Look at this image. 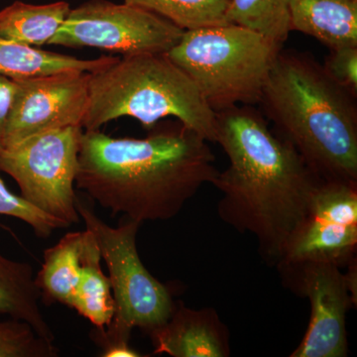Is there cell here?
<instances>
[{"label":"cell","instance_id":"obj_1","mask_svg":"<svg viewBox=\"0 0 357 357\" xmlns=\"http://www.w3.org/2000/svg\"><path fill=\"white\" fill-rule=\"evenodd\" d=\"M215 142L229 160L211 182L222 194L218 215L255 236L263 259L276 266L326 181L252 105L215 112Z\"/></svg>","mask_w":357,"mask_h":357},{"label":"cell","instance_id":"obj_2","mask_svg":"<svg viewBox=\"0 0 357 357\" xmlns=\"http://www.w3.org/2000/svg\"><path fill=\"white\" fill-rule=\"evenodd\" d=\"M142 139L84 130L76 187L112 215L139 222L180 213L220 171L208 141L178 121Z\"/></svg>","mask_w":357,"mask_h":357},{"label":"cell","instance_id":"obj_3","mask_svg":"<svg viewBox=\"0 0 357 357\" xmlns=\"http://www.w3.org/2000/svg\"><path fill=\"white\" fill-rule=\"evenodd\" d=\"M356 100L311 56L281 49L259 103L275 132L324 181L357 183Z\"/></svg>","mask_w":357,"mask_h":357},{"label":"cell","instance_id":"obj_4","mask_svg":"<svg viewBox=\"0 0 357 357\" xmlns=\"http://www.w3.org/2000/svg\"><path fill=\"white\" fill-rule=\"evenodd\" d=\"M168 116L215 142V112L166 54L123 56L91 73L84 130H100L121 117H132L152 128Z\"/></svg>","mask_w":357,"mask_h":357},{"label":"cell","instance_id":"obj_5","mask_svg":"<svg viewBox=\"0 0 357 357\" xmlns=\"http://www.w3.org/2000/svg\"><path fill=\"white\" fill-rule=\"evenodd\" d=\"M281 49L258 33L227 24L185 31L166 55L218 112L259 103Z\"/></svg>","mask_w":357,"mask_h":357},{"label":"cell","instance_id":"obj_6","mask_svg":"<svg viewBox=\"0 0 357 357\" xmlns=\"http://www.w3.org/2000/svg\"><path fill=\"white\" fill-rule=\"evenodd\" d=\"M77 210L86 229L95 234L102 259L109 269L114 299V314L109 325L96 328L91 337L103 349L130 344L135 328L149 335L170 319L176 303L170 289L157 280L141 260L136 245L140 223L128 218L119 227H110L79 199Z\"/></svg>","mask_w":357,"mask_h":357},{"label":"cell","instance_id":"obj_7","mask_svg":"<svg viewBox=\"0 0 357 357\" xmlns=\"http://www.w3.org/2000/svg\"><path fill=\"white\" fill-rule=\"evenodd\" d=\"M83 131L81 126L46 131L0 152V171L17 183L20 196L69 225L81 218L75 187Z\"/></svg>","mask_w":357,"mask_h":357},{"label":"cell","instance_id":"obj_8","mask_svg":"<svg viewBox=\"0 0 357 357\" xmlns=\"http://www.w3.org/2000/svg\"><path fill=\"white\" fill-rule=\"evenodd\" d=\"M184 30L158 14L131 4L89 0L70 8L51 40L54 46L96 48L123 56L166 54Z\"/></svg>","mask_w":357,"mask_h":357},{"label":"cell","instance_id":"obj_9","mask_svg":"<svg viewBox=\"0 0 357 357\" xmlns=\"http://www.w3.org/2000/svg\"><path fill=\"white\" fill-rule=\"evenodd\" d=\"M286 287L307 298L311 317L302 342L291 357H345L347 316L356 306V258L342 268L325 262H283L276 266Z\"/></svg>","mask_w":357,"mask_h":357},{"label":"cell","instance_id":"obj_10","mask_svg":"<svg viewBox=\"0 0 357 357\" xmlns=\"http://www.w3.org/2000/svg\"><path fill=\"white\" fill-rule=\"evenodd\" d=\"M356 252L357 183L324 182L279 263L325 262L344 268Z\"/></svg>","mask_w":357,"mask_h":357},{"label":"cell","instance_id":"obj_11","mask_svg":"<svg viewBox=\"0 0 357 357\" xmlns=\"http://www.w3.org/2000/svg\"><path fill=\"white\" fill-rule=\"evenodd\" d=\"M91 74L66 70L15 81L4 147L46 131L82 128L88 109Z\"/></svg>","mask_w":357,"mask_h":357},{"label":"cell","instance_id":"obj_12","mask_svg":"<svg viewBox=\"0 0 357 357\" xmlns=\"http://www.w3.org/2000/svg\"><path fill=\"white\" fill-rule=\"evenodd\" d=\"M155 354L173 357H227L229 332L213 307L190 309L176 303L170 319L149 335Z\"/></svg>","mask_w":357,"mask_h":357},{"label":"cell","instance_id":"obj_13","mask_svg":"<svg viewBox=\"0 0 357 357\" xmlns=\"http://www.w3.org/2000/svg\"><path fill=\"white\" fill-rule=\"evenodd\" d=\"M291 30L330 50L357 47V0H291Z\"/></svg>","mask_w":357,"mask_h":357},{"label":"cell","instance_id":"obj_14","mask_svg":"<svg viewBox=\"0 0 357 357\" xmlns=\"http://www.w3.org/2000/svg\"><path fill=\"white\" fill-rule=\"evenodd\" d=\"M116 57L86 60L28 46L0 37V76L13 81L46 76L66 70L93 73L112 65Z\"/></svg>","mask_w":357,"mask_h":357},{"label":"cell","instance_id":"obj_15","mask_svg":"<svg viewBox=\"0 0 357 357\" xmlns=\"http://www.w3.org/2000/svg\"><path fill=\"white\" fill-rule=\"evenodd\" d=\"M102 253L95 234L84 229L79 255V281L72 309L96 328L109 326L114 314V299L109 277L102 269Z\"/></svg>","mask_w":357,"mask_h":357},{"label":"cell","instance_id":"obj_16","mask_svg":"<svg viewBox=\"0 0 357 357\" xmlns=\"http://www.w3.org/2000/svg\"><path fill=\"white\" fill-rule=\"evenodd\" d=\"M41 293L32 266L0 255V314L26 321L40 337L54 342V333L40 309Z\"/></svg>","mask_w":357,"mask_h":357},{"label":"cell","instance_id":"obj_17","mask_svg":"<svg viewBox=\"0 0 357 357\" xmlns=\"http://www.w3.org/2000/svg\"><path fill=\"white\" fill-rule=\"evenodd\" d=\"M70 11L67 1L40 6L14 1L0 10V37L32 47L49 45Z\"/></svg>","mask_w":357,"mask_h":357},{"label":"cell","instance_id":"obj_18","mask_svg":"<svg viewBox=\"0 0 357 357\" xmlns=\"http://www.w3.org/2000/svg\"><path fill=\"white\" fill-rule=\"evenodd\" d=\"M83 231L69 232L44 252V262L35 276L41 299L72 309L79 281V255Z\"/></svg>","mask_w":357,"mask_h":357},{"label":"cell","instance_id":"obj_19","mask_svg":"<svg viewBox=\"0 0 357 357\" xmlns=\"http://www.w3.org/2000/svg\"><path fill=\"white\" fill-rule=\"evenodd\" d=\"M291 0H229L227 20L283 47L291 30Z\"/></svg>","mask_w":357,"mask_h":357},{"label":"cell","instance_id":"obj_20","mask_svg":"<svg viewBox=\"0 0 357 357\" xmlns=\"http://www.w3.org/2000/svg\"><path fill=\"white\" fill-rule=\"evenodd\" d=\"M171 21L184 31L229 24V0H124Z\"/></svg>","mask_w":357,"mask_h":357},{"label":"cell","instance_id":"obj_21","mask_svg":"<svg viewBox=\"0 0 357 357\" xmlns=\"http://www.w3.org/2000/svg\"><path fill=\"white\" fill-rule=\"evenodd\" d=\"M52 340L40 337L29 324L9 318L0 321V357H57Z\"/></svg>","mask_w":357,"mask_h":357},{"label":"cell","instance_id":"obj_22","mask_svg":"<svg viewBox=\"0 0 357 357\" xmlns=\"http://www.w3.org/2000/svg\"><path fill=\"white\" fill-rule=\"evenodd\" d=\"M0 215H6L27 223L35 236L47 238L56 229H67L68 223L46 215L31 206L20 195L11 192L0 177Z\"/></svg>","mask_w":357,"mask_h":357},{"label":"cell","instance_id":"obj_23","mask_svg":"<svg viewBox=\"0 0 357 357\" xmlns=\"http://www.w3.org/2000/svg\"><path fill=\"white\" fill-rule=\"evenodd\" d=\"M323 68L335 83L356 96L357 47L331 50Z\"/></svg>","mask_w":357,"mask_h":357},{"label":"cell","instance_id":"obj_24","mask_svg":"<svg viewBox=\"0 0 357 357\" xmlns=\"http://www.w3.org/2000/svg\"><path fill=\"white\" fill-rule=\"evenodd\" d=\"M15 91V81L0 76V152L4 148L7 121L13 107Z\"/></svg>","mask_w":357,"mask_h":357}]
</instances>
